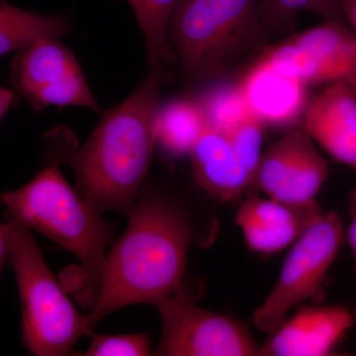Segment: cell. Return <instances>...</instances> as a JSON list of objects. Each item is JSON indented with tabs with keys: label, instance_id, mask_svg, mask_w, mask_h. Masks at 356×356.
<instances>
[{
	"label": "cell",
	"instance_id": "obj_15",
	"mask_svg": "<svg viewBox=\"0 0 356 356\" xmlns=\"http://www.w3.org/2000/svg\"><path fill=\"white\" fill-rule=\"evenodd\" d=\"M69 16L43 15L0 0V57L42 39H58L72 31Z\"/></svg>",
	"mask_w": 356,
	"mask_h": 356
},
{
	"label": "cell",
	"instance_id": "obj_28",
	"mask_svg": "<svg viewBox=\"0 0 356 356\" xmlns=\"http://www.w3.org/2000/svg\"><path fill=\"white\" fill-rule=\"evenodd\" d=\"M343 13L344 22L356 33V0H343Z\"/></svg>",
	"mask_w": 356,
	"mask_h": 356
},
{
	"label": "cell",
	"instance_id": "obj_20",
	"mask_svg": "<svg viewBox=\"0 0 356 356\" xmlns=\"http://www.w3.org/2000/svg\"><path fill=\"white\" fill-rule=\"evenodd\" d=\"M205 116L207 127L228 133L252 116L238 83L212 84L196 98Z\"/></svg>",
	"mask_w": 356,
	"mask_h": 356
},
{
	"label": "cell",
	"instance_id": "obj_25",
	"mask_svg": "<svg viewBox=\"0 0 356 356\" xmlns=\"http://www.w3.org/2000/svg\"><path fill=\"white\" fill-rule=\"evenodd\" d=\"M11 229L13 224L9 220L6 222H0V274L3 270L6 262L9 261Z\"/></svg>",
	"mask_w": 356,
	"mask_h": 356
},
{
	"label": "cell",
	"instance_id": "obj_5",
	"mask_svg": "<svg viewBox=\"0 0 356 356\" xmlns=\"http://www.w3.org/2000/svg\"><path fill=\"white\" fill-rule=\"evenodd\" d=\"M9 262L19 289L22 337L39 356L69 355L83 336H91L86 314L77 311L44 261L30 229L13 219Z\"/></svg>",
	"mask_w": 356,
	"mask_h": 356
},
{
	"label": "cell",
	"instance_id": "obj_17",
	"mask_svg": "<svg viewBox=\"0 0 356 356\" xmlns=\"http://www.w3.org/2000/svg\"><path fill=\"white\" fill-rule=\"evenodd\" d=\"M329 175L327 161L318 153L313 140L305 147L293 166L286 179L270 198L288 205L307 206L317 202L316 198Z\"/></svg>",
	"mask_w": 356,
	"mask_h": 356
},
{
	"label": "cell",
	"instance_id": "obj_6",
	"mask_svg": "<svg viewBox=\"0 0 356 356\" xmlns=\"http://www.w3.org/2000/svg\"><path fill=\"white\" fill-rule=\"evenodd\" d=\"M343 240V222L336 211L312 222L293 243L273 290L252 313L257 329L270 334L294 307L318 296Z\"/></svg>",
	"mask_w": 356,
	"mask_h": 356
},
{
	"label": "cell",
	"instance_id": "obj_2",
	"mask_svg": "<svg viewBox=\"0 0 356 356\" xmlns=\"http://www.w3.org/2000/svg\"><path fill=\"white\" fill-rule=\"evenodd\" d=\"M172 72L149 69L132 93L102 114L70 158L76 191L100 213L131 212L146 182L156 147V119Z\"/></svg>",
	"mask_w": 356,
	"mask_h": 356
},
{
	"label": "cell",
	"instance_id": "obj_4",
	"mask_svg": "<svg viewBox=\"0 0 356 356\" xmlns=\"http://www.w3.org/2000/svg\"><path fill=\"white\" fill-rule=\"evenodd\" d=\"M170 41L182 81L194 88L216 81L240 58L262 55L271 47L259 0H178Z\"/></svg>",
	"mask_w": 356,
	"mask_h": 356
},
{
	"label": "cell",
	"instance_id": "obj_14",
	"mask_svg": "<svg viewBox=\"0 0 356 356\" xmlns=\"http://www.w3.org/2000/svg\"><path fill=\"white\" fill-rule=\"evenodd\" d=\"M206 129L205 116L196 98H172L159 107L156 147L172 158L189 156Z\"/></svg>",
	"mask_w": 356,
	"mask_h": 356
},
{
	"label": "cell",
	"instance_id": "obj_22",
	"mask_svg": "<svg viewBox=\"0 0 356 356\" xmlns=\"http://www.w3.org/2000/svg\"><path fill=\"white\" fill-rule=\"evenodd\" d=\"M315 220L286 225L261 224L257 222H241L236 225L242 229L243 238L250 250L259 254H275L288 245H293Z\"/></svg>",
	"mask_w": 356,
	"mask_h": 356
},
{
	"label": "cell",
	"instance_id": "obj_23",
	"mask_svg": "<svg viewBox=\"0 0 356 356\" xmlns=\"http://www.w3.org/2000/svg\"><path fill=\"white\" fill-rule=\"evenodd\" d=\"M264 126L254 116L248 117L233 130L226 134L232 146L242 161L245 170L254 178L262 156Z\"/></svg>",
	"mask_w": 356,
	"mask_h": 356
},
{
	"label": "cell",
	"instance_id": "obj_11",
	"mask_svg": "<svg viewBox=\"0 0 356 356\" xmlns=\"http://www.w3.org/2000/svg\"><path fill=\"white\" fill-rule=\"evenodd\" d=\"M238 86L250 113L264 127L296 128L312 100L310 86L276 69L264 54Z\"/></svg>",
	"mask_w": 356,
	"mask_h": 356
},
{
	"label": "cell",
	"instance_id": "obj_24",
	"mask_svg": "<svg viewBox=\"0 0 356 356\" xmlns=\"http://www.w3.org/2000/svg\"><path fill=\"white\" fill-rule=\"evenodd\" d=\"M84 355L88 356H146L151 341L145 334H96Z\"/></svg>",
	"mask_w": 356,
	"mask_h": 356
},
{
	"label": "cell",
	"instance_id": "obj_27",
	"mask_svg": "<svg viewBox=\"0 0 356 356\" xmlns=\"http://www.w3.org/2000/svg\"><path fill=\"white\" fill-rule=\"evenodd\" d=\"M16 97L17 95L14 93L13 90H9V89L0 86V121L13 107Z\"/></svg>",
	"mask_w": 356,
	"mask_h": 356
},
{
	"label": "cell",
	"instance_id": "obj_21",
	"mask_svg": "<svg viewBox=\"0 0 356 356\" xmlns=\"http://www.w3.org/2000/svg\"><path fill=\"white\" fill-rule=\"evenodd\" d=\"M318 202L307 206L288 205L268 197L248 198L236 211V224L241 222H257L261 224L286 225L301 221H312L323 214Z\"/></svg>",
	"mask_w": 356,
	"mask_h": 356
},
{
	"label": "cell",
	"instance_id": "obj_26",
	"mask_svg": "<svg viewBox=\"0 0 356 356\" xmlns=\"http://www.w3.org/2000/svg\"><path fill=\"white\" fill-rule=\"evenodd\" d=\"M348 211H350V222L346 235H348V245H350L356 261V187L350 193Z\"/></svg>",
	"mask_w": 356,
	"mask_h": 356
},
{
	"label": "cell",
	"instance_id": "obj_1",
	"mask_svg": "<svg viewBox=\"0 0 356 356\" xmlns=\"http://www.w3.org/2000/svg\"><path fill=\"white\" fill-rule=\"evenodd\" d=\"M129 224L105 257L89 327L109 314L135 304H151L182 287L189 248L195 238L186 208L145 182L128 214Z\"/></svg>",
	"mask_w": 356,
	"mask_h": 356
},
{
	"label": "cell",
	"instance_id": "obj_8",
	"mask_svg": "<svg viewBox=\"0 0 356 356\" xmlns=\"http://www.w3.org/2000/svg\"><path fill=\"white\" fill-rule=\"evenodd\" d=\"M10 84L36 112L50 106L84 107L102 113L76 56L58 39H42L18 51Z\"/></svg>",
	"mask_w": 356,
	"mask_h": 356
},
{
	"label": "cell",
	"instance_id": "obj_12",
	"mask_svg": "<svg viewBox=\"0 0 356 356\" xmlns=\"http://www.w3.org/2000/svg\"><path fill=\"white\" fill-rule=\"evenodd\" d=\"M301 127L334 161L356 172V86H327L311 100Z\"/></svg>",
	"mask_w": 356,
	"mask_h": 356
},
{
	"label": "cell",
	"instance_id": "obj_7",
	"mask_svg": "<svg viewBox=\"0 0 356 356\" xmlns=\"http://www.w3.org/2000/svg\"><path fill=\"white\" fill-rule=\"evenodd\" d=\"M161 337L156 355H261L247 327L231 316L201 308L193 296L180 288L159 302Z\"/></svg>",
	"mask_w": 356,
	"mask_h": 356
},
{
	"label": "cell",
	"instance_id": "obj_18",
	"mask_svg": "<svg viewBox=\"0 0 356 356\" xmlns=\"http://www.w3.org/2000/svg\"><path fill=\"white\" fill-rule=\"evenodd\" d=\"M310 140V136L301 126L288 131L266 153L262 154L250 188L270 197L286 179Z\"/></svg>",
	"mask_w": 356,
	"mask_h": 356
},
{
	"label": "cell",
	"instance_id": "obj_10",
	"mask_svg": "<svg viewBox=\"0 0 356 356\" xmlns=\"http://www.w3.org/2000/svg\"><path fill=\"white\" fill-rule=\"evenodd\" d=\"M355 323L356 314L346 306L303 307L269 334L261 348V355H334Z\"/></svg>",
	"mask_w": 356,
	"mask_h": 356
},
{
	"label": "cell",
	"instance_id": "obj_9",
	"mask_svg": "<svg viewBox=\"0 0 356 356\" xmlns=\"http://www.w3.org/2000/svg\"><path fill=\"white\" fill-rule=\"evenodd\" d=\"M267 60L309 86H356V33L341 21L325 20L264 53Z\"/></svg>",
	"mask_w": 356,
	"mask_h": 356
},
{
	"label": "cell",
	"instance_id": "obj_16",
	"mask_svg": "<svg viewBox=\"0 0 356 356\" xmlns=\"http://www.w3.org/2000/svg\"><path fill=\"white\" fill-rule=\"evenodd\" d=\"M144 37L149 69L172 72L177 64L170 41V19L178 0H126Z\"/></svg>",
	"mask_w": 356,
	"mask_h": 356
},
{
	"label": "cell",
	"instance_id": "obj_19",
	"mask_svg": "<svg viewBox=\"0 0 356 356\" xmlns=\"http://www.w3.org/2000/svg\"><path fill=\"white\" fill-rule=\"evenodd\" d=\"M343 0H259V16L269 38L289 31L295 25L297 14L315 13L325 20L344 22Z\"/></svg>",
	"mask_w": 356,
	"mask_h": 356
},
{
	"label": "cell",
	"instance_id": "obj_3",
	"mask_svg": "<svg viewBox=\"0 0 356 356\" xmlns=\"http://www.w3.org/2000/svg\"><path fill=\"white\" fill-rule=\"evenodd\" d=\"M0 203L7 218L40 232L76 257L83 273L81 299L90 309L114 233L102 213L70 186L57 163L20 188L0 193Z\"/></svg>",
	"mask_w": 356,
	"mask_h": 356
},
{
	"label": "cell",
	"instance_id": "obj_13",
	"mask_svg": "<svg viewBox=\"0 0 356 356\" xmlns=\"http://www.w3.org/2000/svg\"><path fill=\"white\" fill-rule=\"evenodd\" d=\"M189 156L195 184L220 202H234L250 188L252 177L226 134L207 127Z\"/></svg>",
	"mask_w": 356,
	"mask_h": 356
}]
</instances>
